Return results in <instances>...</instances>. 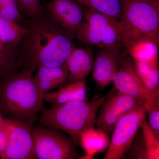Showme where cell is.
<instances>
[{
	"label": "cell",
	"mask_w": 159,
	"mask_h": 159,
	"mask_svg": "<svg viewBox=\"0 0 159 159\" xmlns=\"http://www.w3.org/2000/svg\"><path fill=\"white\" fill-rule=\"evenodd\" d=\"M25 26L28 32L19 46V67L33 73L43 66L65 63L74 47V39L46 10L38 18L27 20Z\"/></svg>",
	"instance_id": "1"
},
{
	"label": "cell",
	"mask_w": 159,
	"mask_h": 159,
	"mask_svg": "<svg viewBox=\"0 0 159 159\" xmlns=\"http://www.w3.org/2000/svg\"><path fill=\"white\" fill-rule=\"evenodd\" d=\"M33 72L22 69L0 80V110L11 118L32 122L43 105Z\"/></svg>",
	"instance_id": "2"
},
{
	"label": "cell",
	"mask_w": 159,
	"mask_h": 159,
	"mask_svg": "<svg viewBox=\"0 0 159 159\" xmlns=\"http://www.w3.org/2000/svg\"><path fill=\"white\" fill-rule=\"evenodd\" d=\"M107 95L90 101H74L43 108L39 120L43 126L68 134L76 145L82 132L96 126L97 113Z\"/></svg>",
	"instance_id": "3"
},
{
	"label": "cell",
	"mask_w": 159,
	"mask_h": 159,
	"mask_svg": "<svg viewBox=\"0 0 159 159\" xmlns=\"http://www.w3.org/2000/svg\"><path fill=\"white\" fill-rule=\"evenodd\" d=\"M120 1L122 12L118 23L125 48L142 41L159 45V1Z\"/></svg>",
	"instance_id": "4"
},
{
	"label": "cell",
	"mask_w": 159,
	"mask_h": 159,
	"mask_svg": "<svg viewBox=\"0 0 159 159\" xmlns=\"http://www.w3.org/2000/svg\"><path fill=\"white\" fill-rule=\"evenodd\" d=\"M75 38L85 47L97 46L119 52L125 47L118 20L85 7L83 22Z\"/></svg>",
	"instance_id": "5"
},
{
	"label": "cell",
	"mask_w": 159,
	"mask_h": 159,
	"mask_svg": "<svg viewBox=\"0 0 159 159\" xmlns=\"http://www.w3.org/2000/svg\"><path fill=\"white\" fill-rule=\"evenodd\" d=\"M32 136L37 159H74L77 157L76 144L70 137L55 129L33 128Z\"/></svg>",
	"instance_id": "6"
},
{
	"label": "cell",
	"mask_w": 159,
	"mask_h": 159,
	"mask_svg": "<svg viewBox=\"0 0 159 159\" xmlns=\"http://www.w3.org/2000/svg\"><path fill=\"white\" fill-rule=\"evenodd\" d=\"M142 105L121 117L114 125L111 142L104 159L123 158L141 125L146 120Z\"/></svg>",
	"instance_id": "7"
},
{
	"label": "cell",
	"mask_w": 159,
	"mask_h": 159,
	"mask_svg": "<svg viewBox=\"0 0 159 159\" xmlns=\"http://www.w3.org/2000/svg\"><path fill=\"white\" fill-rule=\"evenodd\" d=\"M8 134V142L0 155L2 159H37L31 122L14 118L5 119Z\"/></svg>",
	"instance_id": "8"
},
{
	"label": "cell",
	"mask_w": 159,
	"mask_h": 159,
	"mask_svg": "<svg viewBox=\"0 0 159 159\" xmlns=\"http://www.w3.org/2000/svg\"><path fill=\"white\" fill-rule=\"evenodd\" d=\"M121 55V66L112 78L114 88L122 94L139 100L143 106L151 94L143 84L128 51L122 52Z\"/></svg>",
	"instance_id": "9"
},
{
	"label": "cell",
	"mask_w": 159,
	"mask_h": 159,
	"mask_svg": "<svg viewBox=\"0 0 159 159\" xmlns=\"http://www.w3.org/2000/svg\"><path fill=\"white\" fill-rule=\"evenodd\" d=\"M140 105L142 104L139 100L114 88L108 93L99 109L96 126L109 134L115 123L121 117Z\"/></svg>",
	"instance_id": "10"
},
{
	"label": "cell",
	"mask_w": 159,
	"mask_h": 159,
	"mask_svg": "<svg viewBox=\"0 0 159 159\" xmlns=\"http://www.w3.org/2000/svg\"><path fill=\"white\" fill-rule=\"evenodd\" d=\"M45 6L50 16L74 39L83 22L84 6L74 0H51Z\"/></svg>",
	"instance_id": "11"
},
{
	"label": "cell",
	"mask_w": 159,
	"mask_h": 159,
	"mask_svg": "<svg viewBox=\"0 0 159 159\" xmlns=\"http://www.w3.org/2000/svg\"><path fill=\"white\" fill-rule=\"evenodd\" d=\"M140 129L123 158L159 159V137L154 133L146 121Z\"/></svg>",
	"instance_id": "12"
},
{
	"label": "cell",
	"mask_w": 159,
	"mask_h": 159,
	"mask_svg": "<svg viewBox=\"0 0 159 159\" xmlns=\"http://www.w3.org/2000/svg\"><path fill=\"white\" fill-rule=\"evenodd\" d=\"M122 52L100 49L96 54L93 67V77L99 88L103 89L112 82L113 76L122 62Z\"/></svg>",
	"instance_id": "13"
},
{
	"label": "cell",
	"mask_w": 159,
	"mask_h": 159,
	"mask_svg": "<svg viewBox=\"0 0 159 159\" xmlns=\"http://www.w3.org/2000/svg\"><path fill=\"white\" fill-rule=\"evenodd\" d=\"M94 61L93 47L79 48L74 46L64 63L69 71L65 85L85 81L93 70Z\"/></svg>",
	"instance_id": "14"
},
{
	"label": "cell",
	"mask_w": 159,
	"mask_h": 159,
	"mask_svg": "<svg viewBox=\"0 0 159 159\" xmlns=\"http://www.w3.org/2000/svg\"><path fill=\"white\" fill-rule=\"evenodd\" d=\"M33 76L34 81L43 95L65 85L69 75L65 64L56 67H40Z\"/></svg>",
	"instance_id": "15"
},
{
	"label": "cell",
	"mask_w": 159,
	"mask_h": 159,
	"mask_svg": "<svg viewBox=\"0 0 159 159\" xmlns=\"http://www.w3.org/2000/svg\"><path fill=\"white\" fill-rule=\"evenodd\" d=\"M43 100L53 106L88 100L85 81H77L60 87L58 91L44 94Z\"/></svg>",
	"instance_id": "16"
},
{
	"label": "cell",
	"mask_w": 159,
	"mask_h": 159,
	"mask_svg": "<svg viewBox=\"0 0 159 159\" xmlns=\"http://www.w3.org/2000/svg\"><path fill=\"white\" fill-rule=\"evenodd\" d=\"M79 143L85 154L93 159L95 155L108 148L110 142L108 134L104 131L93 127L81 133Z\"/></svg>",
	"instance_id": "17"
},
{
	"label": "cell",
	"mask_w": 159,
	"mask_h": 159,
	"mask_svg": "<svg viewBox=\"0 0 159 159\" xmlns=\"http://www.w3.org/2000/svg\"><path fill=\"white\" fill-rule=\"evenodd\" d=\"M28 32V28L12 20L0 17V42L17 47Z\"/></svg>",
	"instance_id": "18"
},
{
	"label": "cell",
	"mask_w": 159,
	"mask_h": 159,
	"mask_svg": "<svg viewBox=\"0 0 159 159\" xmlns=\"http://www.w3.org/2000/svg\"><path fill=\"white\" fill-rule=\"evenodd\" d=\"M18 48L0 42V80L18 72Z\"/></svg>",
	"instance_id": "19"
},
{
	"label": "cell",
	"mask_w": 159,
	"mask_h": 159,
	"mask_svg": "<svg viewBox=\"0 0 159 159\" xmlns=\"http://www.w3.org/2000/svg\"><path fill=\"white\" fill-rule=\"evenodd\" d=\"M81 6L119 20L121 17L120 0H74Z\"/></svg>",
	"instance_id": "20"
},
{
	"label": "cell",
	"mask_w": 159,
	"mask_h": 159,
	"mask_svg": "<svg viewBox=\"0 0 159 159\" xmlns=\"http://www.w3.org/2000/svg\"><path fill=\"white\" fill-rule=\"evenodd\" d=\"M143 107L148 115V125L159 137V95H151Z\"/></svg>",
	"instance_id": "21"
},
{
	"label": "cell",
	"mask_w": 159,
	"mask_h": 159,
	"mask_svg": "<svg viewBox=\"0 0 159 159\" xmlns=\"http://www.w3.org/2000/svg\"><path fill=\"white\" fill-rule=\"evenodd\" d=\"M18 8L22 16L28 20H34L42 15L43 9L40 0H16Z\"/></svg>",
	"instance_id": "22"
},
{
	"label": "cell",
	"mask_w": 159,
	"mask_h": 159,
	"mask_svg": "<svg viewBox=\"0 0 159 159\" xmlns=\"http://www.w3.org/2000/svg\"><path fill=\"white\" fill-rule=\"evenodd\" d=\"M0 17L20 25L25 19L19 10L16 0H0Z\"/></svg>",
	"instance_id": "23"
},
{
	"label": "cell",
	"mask_w": 159,
	"mask_h": 159,
	"mask_svg": "<svg viewBox=\"0 0 159 159\" xmlns=\"http://www.w3.org/2000/svg\"><path fill=\"white\" fill-rule=\"evenodd\" d=\"M8 142V134L5 119L0 120V155L5 150Z\"/></svg>",
	"instance_id": "24"
},
{
	"label": "cell",
	"mask_w": 159,
	"mask_h": 159,
	"mask_svg": "<svg viewBox=\"0 0 159 159\" xmlns=\"http://www.w3.org/2000/svg\"><path fill=\"white\" fill-rule=\"evenodd\" d=\"M138 1H145V2H158V1H159V0H138Z\"/></svg>",
	"instance_id": "25"
},
{
	"label": "cell",
	"mask_w": 159,
	"mask_h": 159,
	"mask_svg": "<svg viewBox=\"0 0 159 159\" xmlns=\"http://www.w3.org/2000/svg\"><path fill=\"white\" fill-rule=\"evenodd\" d=\"M2 112H1V111L0 110V120H1V119H2Z\"/></svg>",
	"instance_id": "26"
}]
</instances>
